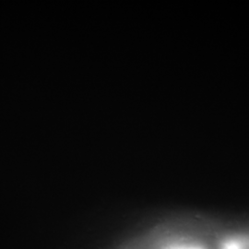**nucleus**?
Returning <instances> with one entry per match:
<instances>
[{"mask_svg":"<svg viewBox=\"0 0 249 249\" xmlns=\"http://www.w3.org/2000/svg\"><path fill=\"white\" fill-rule=\"evenodd\" d=\"M220 249H249V238L232 237L223 241Z\"/></svg>","mask_w":249,"mask_h":249,"instance_id":"1","label":"nucleus"}]
</instances>
